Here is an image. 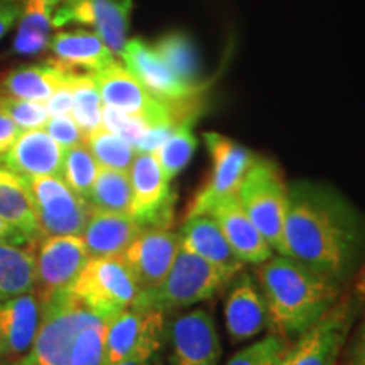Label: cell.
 Returning <instances> with one entry per match:
<instances>
[{
  "mask_svg": "<svg viewBox=\"0 0 365 365\" xmlns=\"http://www.w3.org/2000/svg\"><path fill=\"white\" fill-rule=\"evenodd\" d=\"M225 325L232 344L254 339L267 328L266 299L250 274H240L228 293Z\"/></svg>",
  "mask_w": 365,
  "mask_h": 365,
  "instance_id": "cell-19",
  "label": "cell"
},
{
  "mask_svg": "<svg viewBox=\"0 0 365 365\" xmlns=\"http://www.w3.org/2000/svg\"><path fill=\"white\" fill-rule=\"evenodd\" d=\"M0 359H9V350H7V344L4 340L2 331H0Z\"/></svg>",
  "mask_w": 365,
  "mask_h": 365,
  "instance_id": "cell-45",
  "label": "cell"
},
{
  "mask_svg": "<svg viewBox=\"0 0 365 365\" xmlns=\"http://www.w3.org/2000/svg\"><path fill=\"white\" fill-rule=\"evenodd\" d=\"M70 88L73 95L71 117L85 135L102 127L103 102L91 73H76L70 81Z\"/></svg>",
  "mask_w": 365,
  "mask_h": 365,
  "instance_id": "cell-30",
  "label": "cell"
},
{
  "mask_svg": "<svg viewBox=\"0 0 365 365\" xmlns=\"http://www.w3.org/2000/svg\"><path fill=\"white\" fill-rule=\"evenodd\" d=\"M284 240L289 257L346 286L365 261V217L330 186H287Z\"/></svg>",
  "mask_w": 365,
  "mask_h": 365,
  "instance_id": "cell-1",
  "label": "cell"
},
{
  "mask_svg": "<svg viewBox=\"0 0 365 365\" xmlns=\"http://www.w3.org/2000/svg\"><path fill=\"white\" fill-rule=\"evenodd\" d=\"M132 14V0H63L54 14L53 27L68 24L93 26L113 54L125 48Z\"/></svg>",
  "mask_w": 365,
  "mask_h": 365,
  "instance_id": "cell-15",
  "label": "cell"
},
{
  "mask_svg": "<svg viewBox=\"0 0 365 365\" xmlns=\"http://www.w3.org/2000/svg\"><path fill=\"white\" fill-rule=\"evenodd\" d=\"M0 217L24 234L34 244L43 239L36 218L33 200L21 176L0 164Z\"/></svg>",
  "mask_w": 365,
  "mask_h": 365,
  "instance_id": "cell-26",
  "label": "cell"
},
{
  "mask_svg": "<svg viewBox=\"0 0 365 365\" xmlns=\"http://www.w3.org/2000/svg\"><path fill=\"white\" fill-rule=\"evenodd\" d=\"M22 129H19L7 115L0 112V159L6 156V153L12 148L17 137L21 135Z\"/></svg>",
  "mask_w": 365,
  "mask_h": 365,
  "instance_id": "cell-42",
  "label": "cell"
},
{
  "mask_svg": "<svg viewBox=\"0 0 365 365\" xmlns=\"http://www.w3.org/2000/svg\"><path fill=\"white\" fill-rule=\"evenodd\" d=\"M85 145L98 166L117 171H129L137 154L134 145L103 125L85 135Z\"/></svg>",
  "mask_w": 365,
  "mask_h": 365,
  "instance_id": "cell-31",
  "label": "cell"
},
{
  "mask_svg": "<svg viewBox=\"0 0 365 365\" xmlns=\"http://www.w3.org/2000/svg\"><path fill=\"white\" fill-rule=\"evenodd\" d=\"M39 303L38 333L29 352L19 360L27 365H70L71 346L78 333L103 319L90 312L71 291L53 294Z\"/></svg>",
  "mask_w": 365,
  "mask_h": 365,
  "instance_id": "cell-5",
  "label": "cell"
},
{
  "mask_svg": "<svg viewBox=\"0 0 365 365\" xmlns=\"http://www.w3.org/2000/svg\"><path fill=\"white\" fill-rule=\"evenodd\" d=\"M289 340L281 335H267L261 341L242 349L227 365H277L289 349Z\"/></svg>",
  "mask_w": 365,
  "mask_h": 365,
  "instance_id": "cell-35",
  "label": "cell"
},
{
  "mask_svg": "<svg viewBox=\"0 0 365 365\" xmlns=\"http://www.w3.org/2000/svg\"><path fill=\"white\" fill-rule=\"evenodd\" d=\"M237 198L250 220L276 254H287L284 220L287 210V185L276 163L255 158L240 182Z\"/></svg>",
  "mask_w": 365,
  "mask_h": 365,
  "instance_id": "cell-6",
  "label": "cell"
},
{
  "mask_svg": "<svg viewBox=\"0 0 365 365\" xmlns=\"http://www.w3.org/2000/svg\"><path fill=\"white\" fill-rule=\"evenodd\" d=\"M180 237L182 247L198 254L200 257L207 259L208 262L215 264L217 267L223 269L232 277L242 272L244 262L234 254L225 235H223L222 228L210 215L185 218Z\"/></svg>",
  "mask_w": 365,
  "mask_h": 365,
  "instance_id": "cell-23",
  "label": "cell"
},
{
  "mask_svg": "<svg viewBox=\"0 0 365 365\" xmlns=\"http://www.w3.org/2000/svg\"><path fill=\"white\" fill-rule=\"evenodd\" d=\"M255 274L266 299L269 331L287 340L308 330L345 289L289 255H271Z\"/></svg>",
  "mask_w": 365,
  "mask_h": 365,
  "instance_id": "cell-2",
  "label": "cell"
},
{
  "mask_svg": "<svg viewBox=\"0 0 365 365\" xmlns=\"http://www.w3.org/2000/svg\"><path fill=\"white\" fill-rule=\"evenodd\" d=\"M193 124L195 120L181 122L154 153L164 178L170 182L188 166L190 159L193 158L196 149V137L191 130Z\"/></svg>",
  "mask_w": 365,
  "mask_h": 365,
  "instance_id": "cell-32",
  "label": "cell"
},
{
  "mask_svg": "<svg viewBox=\"0 0 365 365\" xmlns=\"http://www.w3.org/2000/svg\"><path fill=\"white\" fill-rule=\"evenodd\" d=\"M0 244H16V245H34L19 228L11 225L7 220L0 217Z\"/></svg>",
  "mask_w": 365,
  "mask_h": 365,
  "instance_id": "cell-43",
  "label": "cell"
},
{
  "mask_svg": "<svg viewBox=\"0 0 365 365\" xmlns=\"http://www.w3.org/2000/svg\"><path fill=\"white\" fill-rule=\"evenodd\" d=\"M46 110H48L49 117H59V115H70L73 108V95L70 83L58 88L54 93L44 102Z\"/></svg>",
  "mask_w": 365,
  "mask_h": 365,
  "instance_id": "cell-40",
  "label": "cell"
},
{
  "mask_svg": "<svg viewBox=\"0 0 365 365\" xmlns=\"http://www.w3.org/2000/svg\"><path fill=\"white\" fill-rule=\"evenodd\" d=\"M107 323L98 322L83 328L73 341L70 365H102Z\"/></svg>",
  "mask_w": 365,
  "mask_h": 365,
  "instance_id": "cell-36",
  "label": "cell"
},
{
  "mask_svg": "<svg viewBox=\"0 0 365 365\" xmlns=\"http://www.w3.org/2000/svg\"><path fill=\"white\" fill-rule=\"evenodd\" d=\"M205 144L212 158V170L205 185L191 200L185 218L207 215L210 208L222 198L237 195L242 180L257 158L252 150L217 132L205 134Z\"/></svg>",
  "mask_w": 365,
  "mask_h": 365,
  "instance_id": "cell-9",
  "label": "cell"
},
{
  "mask_svg": "<svg viewBox=\"0 0 365 365\" xmlns=\"http://www.w3.org/2000/svg\"><path fill=\"white\" fill-rule=\"evenodd\" d=\"M0 112L7 115L22 130L43 129L49 120L44 103L17 98L0 91Z\"/></svg>",
  "mask_w": 365,
  "mask_h": 365,
  "instance_id": "cell-34",
  "label": "cell"
},
{
  "mask_svg": "<svg viewBox=\"0 0 365 365\" xmlns=\"http://www.w3.org/2000/svg\"><path fill=\"white\" fill-rule=\"evenodd\" d=\"M154 357H144V355H132V357L122 360L115 365H150Z\"/></svg>",
  "mask_w": 365,
  "mask_h": 365,
  "instance_id": "cell-44",
  "label": "cell"
},
{
  "mask_svg": "<svg viewBox=\"0 0 365 365\" xmlns=\"http://www.w3.org/2000/svg\"><path fill=\"white\" fill-rule=\"evenodd\" d=\"M166 65L175 71L178 78L193 86H205L202 81V66L193 41L182 33L166 34L154 46Z\"/></svg>",
  "mask_w": 365,
  "mask_h": 365,
  "instance_id": "cell-29",
  "label": "cell"
},
{
  "mask_svg": "<svg viewBox=\"0 0 365 365\" xmlns=\"http://www.w3.org/2000/svg\"><path fill=\"white\" fill-rule=\"evenodd\" d=\"M43 129L65 150L75 148V145L85 144V132L80 129V125L70 115L49 117Z\"/></svg>",
  "mask_w": 365,
  "mask_h": 365,
  "instance_id": "cell-39",
  "label": "cell"
},
{
  "mask_svg": "<svg viewBox=\"0 0 365 365\" xmlns=\"http://www.w3.org/2000/svg\"><path fill=\"white\" fill-rule=\"evenodd\" d=\"M102 125L105 129L112 130L113 134L120 135L127 143H130L134 145V149L149 129V125L140 117L130 115V113L122 112L113 107H107V105H103Z\"/></svg>",
  "mask_w": 365,
  "mask_h": 365,
  "instance_id": "cell-37",
  "label": "cell"
},
{
  "mask_svg": "<svg viewBox=\"0 0 365 365\" xmlns=\"http://www.w3.org/2000/svg\"><path fill=\"white\" fill-rule=\"evenodd\" d=\"M63 0H22L12 51L19 56H38L44 53L51 39L54 14Z\"/></svg>",
  "mask_w": 365,
  "mask_h": 365,
  "instance_id": "cell-25",
  "label": "cell"
},
{
  "mask_svg": "<svg viewBox=\"0 0 365 365\" xmlns=\"http://www.w3.org/2000/svg\"><path fill=\"white\" fill-rule=\"evenodd\" d=\"M164 313L150 308H127L107 323L102 365H115L132 355L156 357L164 341Z\"/></svg>",
  "mask_w": 365,
  "mask_h": 365,
  "instance_id": "cell-10",
  "label": "cell"
},
{
  "mask_svg": "<svg viewBox=\"0 0 365 365\" xmlns=\"http://www.w3.org/2000/svg\"><path fill=\"white\" fill-rule=\"evenodd\" d=\"M49 51L73 70L83 68L88 73L98 71L115 61V54L97 33L85 29L61 31L49 39Z\"/></svg>",
  "mask_w": 365,
  "mask_h": 365,
  "instance_id": "cell-24",
  "label": "cell"
},
{
  "mask_svg": "<svg viewBox=\"0 0 365 365\" xmlns=\"http://www.w3.org/2000/svg\"><path fill=\"white\" fill-rule=\"evenodd\" d=\"M132 188L129 171L98 168L88 203L93 210L112 213H129Z\"/></svg>",
  "mask_w": 365,
  "mask_h": 365,
  "instance_id": "cell-28",
  "label": "cell"
},
{
  "mask_svg": "<svg viewBox=\"0 0 365 365\" xmlns=\"http://www.w3.org/2000/svg\"><path fill=\"white\" fill-rule=\"evenodd\" d=\"M207 215L218 223L228 245L244 264L259 266L272 255V249L242 208L237 195L222 198L210 208Z\"/></svg>",
  "mask_w": 365,
  "mask_h": 365,
  "instance_id": "cell-17",
  "label": "cell"
},
{
  "mask_svg": "<svg viewBox=\"0 0 365 365\" xmlns=\"http://www.w3.org/2000/svg\"><path fill=\"white\" fill-rule=\"evenodd\" d=\"M22 0H0V39L19 22Z\"/></svg>",
  "mask_w": 365,
  "mask_h": 365,
  "instance_id": "cell-41",
  "label": "cell"
},
{
  "mask_svg": "<svg viewBox=\"0 0 365 365\" xmlns=\"http://www.w3.org/2000/svg\"><path fill=\"white\" fill-rule=\"evenodd\" d=\"M78 70H73L56 58L34 65L14 68L0 78V91L12 97L44 103L61 86L68 85Z\"/></svg>",
  "mask_w": 365,
  "mask_h": 365,
  "instance_id": "cell-20",
  "label": "cell"
},
{
  "mask_svg": "<svg viewBox=\"0 0 365 365\" xmlns=\"http://www.w3.org/2000/svg\"><path fill=\"white\" fill-rule=\"evenodd\" d=\"M125 68L150 95L170 103H186L202 98L205 86H193L178 78L175 71L159 56L156 48L143 39L127 41L122 51Z\"/></svg>",
  "mask_w": 365,
  "mask_h": 365,
  "instance_id": "cell-16",
  "label": "cell"
},
{
  "mask_svg": "<svg viewBox=\"0 0 365 365\" xmlns=\"http://www.w3.org/2000/svg\"><path fill=\"white\" fill-rule=\"evenodd\" d=\"M150 365H161V362H159L158 357H154V359H153V362H150Z\"/></svg>",
  "mask_w": 365,
  "mask_h": 365,
  "instance_id": "cell-47",
  "label": "cell"
},
{
  "mask_svg": "<svg viewBox=\"0 0 365 365\" xmlns=\"http://www.w3.org/2000/svg\"><path fill=\"white\" fill-rule=\"evenodd\" d=\"M170 341V365H218L222 344L215 318L205 308L173 318L164 340Z\"/></svg>",
  "mask_w": 365,
  "mask_h": 365,
  "instance_id": "cell-13",
  "label": "cell"
},
{
  "mask_svg": "<svg viewBox=\"0 0 365 365\" xmlns=\"http://www.w3.org/2000/svg\"><path fill=\"white\" fill-rule=\"evenodd\" d=\"M357 276L364 291L362 308H360L357 322H355L349 340H346L339 365H365V264L360 267Z\"/></svg>",
  "mask_w": 365,
  "mask_h": 365,
  "instance_id": "cell-38",
  "label": "cell"
},
{
  "mask_svg": "<svg viewBox=\"0 0 365 365\" xmlns=\"http://www.w3.org/2000/svg\"><path fill=\"white\" fill-rule=\"evenodd\" d=\"M132 200L129 213L143 227L171 228L175 223L176 195L158 159L150 153H137L129 170Z\"/></svg>",
  "mask_w": 365,
  "mask_h": 365,
  "instance_id": "cell-11",
  "label": "cell"
},
{
  "mask_svg": "<svg viewBox=\"0 0 365 365\" xmlns=\"http://www.w3.org/2000/svg\"><path fill=\"white\" fill-rule=\"evenodd\" d=\"M230 274L181 245L175 262L159 286L137 296L132 307L158 309L164 314L208 301L234 281Z\"/></svg>",
  "mask_w": 365,
  "mask_h": 365,
  "instance_id": "cell-3",
  "label": "cell"
},
{
  "mask_svg": "<svg viewBox=\"0 0 365 365\" xmlns=\"http://www.w3.org/2000/svg\"><path fill=\"white\" fill-rule=\"evenodd\" d=\"M181 249V237L171 228L144 227L120 255L139 293L150 291L163 282Z\"/></svg>",
  "mask_w": 365,
  "mask_h": 365,
  "instance_id": "cell-14",
  "label": "cell"
},
{
  "mask_svg": "<svg viewBox=\"0 0 365 365\" xmlns=\"http://www.w3.org/2000/svg\"><path fill=\"white\" fill-rule=\"evenodd\" d=\"M90 255L81 235H49L36 247L34 293L39 301L70 291Z\"/></svg>",
  "mask_w": 365,
  "mask_h": 365,
  "instance_id": "cell-12",
  "label": "cell"
},
{
  "mask_svg": "<svg viewBox=\"0 0 365 365\" xmlns=\"http://www.w3.org/2000/svg\"><path fill=\"white\" fill-rule=\"evenodd\" d=\"M143 228L130 213L100 212L91 208L81 239L90 257L122 255Z\"/></svg>",
  "mask_w": 365,
  "mask_h": 365,
  "instance_id": "cell-21",
  "label": "cell"
},
{
  "mask_svg": "<svg viewBox=\"0 0 365 365\" xmlns=\"http://www.w3.org/2000/svg\"><path fill=\"white\" fill-rule=\"evenodd\" d=\"M98 168V163L91 156L90 149L85 144H80L65 150L61 178L76 195L88 202Z\"/></svg>",
  "mask_w": 365,
  "mask_h": 365,
  "instance_id": "cell-33",
  "label": "cell"
},
{
  "mask_svg": "<svg viewBox=\"0 0 365 365\" xmlns=\"http://www.w3.org/2000/svg\"><path fill=\"white\" fill-rule=\"evenodd\" d=\"M36 247L0 244V301L34 291Z\"/></svg>",
  "mask_w": 365,
  "mask_h": 365,
  "instance_id": "cell-27",
  "label": "cell"
},
{
  "mask_svg": "<svg viewBox=\"0 0 365 365\" xmlns=\"http://www.w3.org/2000/svg\"><path fill=\"white\" fill-rule=\"evenodd\" d=\"M7 365H27V364H24V362H22V360L17 359V360H12V362L7 364Z\"/></svg>",
  "mask_w": 365,
  "mask_h": 365,
  "instance_id": "cell-46",
  "label": "cell"
},
{
  "mask_svg": "<svg viewBox=\"0 0 365 365\" xmlns=\"http://www.w3.org/2000/svg\"><path fill=\"white\" fill-rule=\"evenodd\" d=\"M0 365H7V364H4V359H0Z\"/></svg>",
  "mask_w": 365,
  "mask_h": 365,
  "instance_id": "cell-48",
  "label": "cell"
},
{
  "mask_svg": "<svg viewBox=\"0 0 365 365\" xmlns=\"http://www.w3.org/2000/svg\"><path fill=\"white\" fill-rule=\"evenodd\" d=\"M22 181L33 200L41 235L83 234L91 207L61 176H31L22 178Z\"/></svg>",
  "mask_w": 365,
  "mask_h": 365,
  "instance_id": "cell-8",
  "label": "cell"
},
{
  "mask_svg": "<svg viewBox=\"0 0 365 365\" xmlns=\"http://www.w3.org/2000/svg\"><path fill=\"white\" fill-rule=\"evenodd\" d=\"M65 149L44 129L22 130L0 164L21 178L61 176Z\"/></svg>",
  "mask_w": 365,
  "mask_h": 365,
  "instance_id": "cell-18",
  "label": "cell"
},
{
  "mask_svg": "<svg viewBox=\"0 0 365 365\" xmlns=\"http://www.w3.org/2000/svg\"><path fill=\"white\" fill-rule=\"evenodd\" d=\"M41 322V303L34 291L0 301V331L7 344L9 359L29 352Z\"/></svg>",
  "mask_w": 365,
  "mask_h": 365,
  "instance_id": "cell-22",
  "label": "cell"
},
{
  "mask_svg": "<svg viewBox=\"0 0 365 365\" xmlns=\"http://www.w3.org/2000/svg\"><path fill=\"white\" fill-rule=\"evenodd\" d=\"M70 291L107 323L130 308L139 296V287L120 255L90 257Z\"/></svg>",
  "mask_w": 365,
  "mask_h": 365,
  "instance_id": "cell-7",
  "label": "cell"
},
{
  "mask_svg": "<svg viewBox=\"0 0 365 365\" xmlns=\"http://www.w3.org/2000/svg\"><path fill=\"white\" fill-rule=\"evenodd\" d=\"M352 286L308 330L291 344L277 365H339L350 331L362 308L364 291L355 274Z\"/></svg>",
  "mask_w": 365,
  "mask_h": 365,
  "instance_id": "cell-4",
  "label": "cell"
}]
</instances>
